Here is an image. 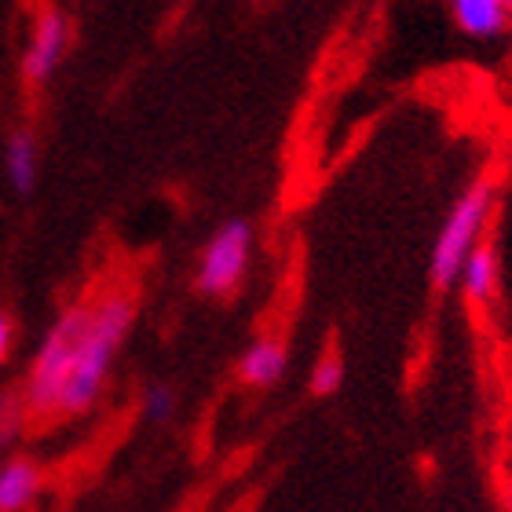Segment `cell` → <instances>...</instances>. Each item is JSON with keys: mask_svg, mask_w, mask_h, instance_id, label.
I'll return each mask as SVG.
<instances>
[{"mask_svg": "<svg viewBox=\"0 0 512 512\" xmlns=\"http://www.w3.org/2000/svg\"><path fill=\"white\" fill-rule=\"evenodd\" d=\"M4 169L8 183L19 194H30L37 187V169H41V154H37V139L30 132H15L4 147Z\"/></svg>", "mask_w": 512, "mask_h": 512, "instance_id": "8", "label": "cell"}, {"mask_svg": "<svg viewBox=\"0 0 512 512\" xmlns=\"http://www.w3.org/2000/svg\"><path fill=\"white\" fill-rule=\"evenodd\" d=\"M458 282L472 304H487L494 297V289H498V256H494V249L491 246L472 249V256L461 267Z\"/></svg>", "mask_w": 512, "mask_h": 512, "instance_id": "9", "label": "cell"}, {"mask_svg": "<svg viewBox=\"0 0 512 512\" xmlns=\"http://www.w3.org/2000/svg\"><path fill=\"white\" fill-rule=\"evenodd\" d=\"M454 22L469 37H502L512 26V0H450Z\"/></svg>", "mask_w": 512, "mask_h": 512, "instance_id": "6", "label": "cell"}, {"mask_svg": "<svg viewBox=\"0 0 512 512\" xmlns=\"http://www.w3.org/2000/svg\"><path fill=\"white\" fill-rule=\"evenodd\" d=\"M344 381V366L337 355H326V359H319L315 363V370H311V392L315 395H333L337 388H341Z\"/></svg>", "mask_w": 512, "mask_h": 512, "instance_id": "12", "label": "cell"}, {"mask_svg": "<svg viewBox=\"0 0 512 512\" xmlns=\"http://www.w3.org/2000/svg\"><path fill=\"white\" fill-rule=\"evenodd\" d=\"M66 48H70V22L63 11H41L26 41V55H22V77L33 85H44L48 77L63 66Z\"/></svg>", "mask_w": 512, "mask_h": 512, "instance_id": "4", "label": "cell"}, {"mask_svg": "<svg viewBox=\"0 0 512 512\" xmlns=\"http://www.w3.org/2000/svg\"><path fill=\"white\" fill-rule=\"evenodd\" d=\"M249 256H253V227L246 220L224 224L202 249L198 289L205 297H231L246 278Z\"/></svg>", "mask_w": 512, "mask_h": 512, "instance_id": "3", "label": "cell"}, {"mask_svg": "<svg viewBox=\"0 0 512 512\" xmlns=\"http://www.w3.org/2000/svg\"><path fill=\"white\" fill-rule=\"evenodd\" d=\"M139 410H143L150 425H165L176 414V392H172L169 384H150L143 399H139Z\"/></svg>", "mask_w": 512, "mask_h": 512, "instance_id": "11", "label": "cell"}, {"mask_svg": "<svg viewBox=\"0 0 512 512\" xmlns=\"http://www.w3.org/2000/svg\"><path fill=\"white\" fill-rule=\"evenodd\" d=\"M491 213H494L491 180L472 183L469 191L454 202V209H450L443 227H439L436 246H432V282L439 289L454 286L465 260L472 256V249L483 246V231L491 224Z\"/></svg>", "mask_w": 512, "mask_h": 512, "instance_id": "2", "label": "cell"}, {"mask_svg": "<svg viewBox=\"0 0 512 512\" xmlns=\"http://www.w3.org/2000/svg\"><path fill=\"white\" fill-rule=\"evenodd\" d=\"M286 344L275 341V337H260L246 348L242 363H238V377L249 384V388H271V384L282 381L286 374Z\"/></svg>", "mask_w": 512, "mask_h": 512, "instance_id": "7", "label": "cell"}, {"mask_svg": "<svg viewBox=\"0 0 512 512\" xmlns=\"http://www.w3.org/2000/svg\"><path fill=\"white\" fill-rule=\"evenodd\" d=\"M136 319V300L128 289H103L63 311L44 333L33 355L22 403L37 421H63L88 414L107 388L110 366Z\"/></svg>", "mask_w": 512, "mask_h": 512, "instance_id": "1", "label": "cell"}, {"mask_svg": "<svg viewBox=\"0 0 512 512\" xmlns=\"http://www.w3.org/2000/svg\"><path fill=\"white\" fill-rule=\"evenodd\" d=\"M11 344H15V330H11V319L0 311V363L11 355Z\"/></svg>", "mask_w": 512, "mask_h": 512, "instance_id": "13", "label": "cell"}, {"mask_svg": "<svg viewBox=\"0 0 512 512\" xmlns=\"http://www.w3.org/2000/svg\"><path fill=\"white\" fill-rule=\"evenodd\" d=\"M44 487V472L30 458H11L0 465V512H26Z\"/></svg>", "mask_w": 512, "mask_h": 512, "instance_id": "5", "label": "cell"}, {"mask_svg": "<svg viewBox=\"0 0 512 512\" xmlns=\"http://www.w3.org/2000/svg\"><path fill=\"white\" fill-rule=\"evenodd\" d=\"M26 417H30V410H26V403H22V392L19 395L15 392L0 395V450L11 447V443L19 439Z\"/></svg>", "mask_w": 512, "mask_h": 512, "instance_id": "10", "label": "cell"}]
</instances>
